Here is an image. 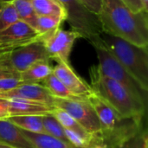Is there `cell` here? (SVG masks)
I'll return each instance as SVG.
<instances>
[{
    "mask_svg": "<svg viewBox=\"0 0 148 148\" xmlns=\"http://www.w3.org/2000/svg\"><path fill=\"white\" fill-rule=\"evenodd\" d=\"M148 12H134L121 0H101L97 15L102 32L148 48Z\"/></svg>",
    "mask_w": 148,
    "mask_h": 148,
    "instance_id": "6da1fadb",
    "label": "cell"
},
{
    "mask_svg": "<svg viewBox=\"0 0 148 148\" xmlns=\"http://www.w3.org/2000/svg\"><path fill=\"white\" fill-rule=\"evenodd\" d=\"M88 101L99 118L101 145L106 148H122L142 130V119L121 116L95 93Z\"/></svg>",
    "mask_w": 148,
    "mask_h": 148,
    "instance_id": "7a4b0ae2",
    "label": "cell"
},
{
    "mask_svg": "<svg viewBox=\"0 0 148 148\" xmlns=\"http://www.w3.org/2000/svg\"><path fill=\"white\" fill-rule=\"evenodd\" d=\"M89 77L93 92L121 116L143 119L147 107L120 82L102 75L98 65L89 69Z\"/></svg>",
    "mask_w": 148,
    "mask_h": 148,
    "instance_id": "3957f363",
    "label": "cell"
},
{
    "mask_svg": "<svg viewBox=\"0 0 148 148\" xmlns=\"http://www.w3.org/2000/svg\"><path fill=\"white\" fill-rule=\"evenodd\" d=\"M98 36L142 88L148 92V48L140 47L105 32H101Z\"/></svg>",
    "mask_w": 148,
    "mask_h": 148,
    "instance_id": "277c9868",
    "label": "cell"
},
{
    "mask_svg": "<svg viewBox=\"0 0 148 148\" xmlns=\"http://www.w3.org/2000/svg\"><path fill=\"white\" fill-rule=\"evenodd\" d=\"M94 47L99 64L98 67L102 75L120 82L139 101L147 106V91L144 90L126 68L116 59V57L104 46L98 35L88 40Z\"/></svg>",
    "mask_w": 148,
    "mask_h": 148,
    "instance_id": "5b68a950",
    "label": "cell"
},
{
    "mask_svg": "<svg viewBox=\"0 0 148 148\" xmlns=\"http://www.w3.org/2000/svg\"><path fill=\"white\" fill-rule=\"evenodd\" d=\"M66 10L67 20L71 29L78 32L82 38L88 40L102 32L99 18L89 12L77 0H56Z\"/></svg>",
    "mask_w": 148,
    "mask_h": 148,
    "instance_id": "8992f818",
    "label": "cell"
},
{
    "mask_svg": "<svg viewBox=\"0 0 148 148\" xmlns=\"http://www.w3.org/2000/svg\"><path fill=\"white\" fill-rule=\"evenodd\" d=\"M78 38H82L78 32L73 29L65 30L58 28L40 36L39 40L42 42L50 60L69 63L70 53Z\"/></svg>",
    "mask_w": 148,
    "mask_h": 148,
    "instance_id": "52a82bcc",
    "label": "cell"
},
{
    "mask_svg": "<svg viewBox=\"0 0 148 148\" xmlns=\"http://www.w3.org/2000/svg\"><path fill=\"white\" fill-rule=\"evenodd\" d=\"M54 107L68 113L87 132L101 140L100 121L94 107L88 100L69 101L55 98Z\"/></svg>",
    "mask_w": 148,
    "mask_h": 148,
    "instance_id": "ba28073f",
    "label": "cell"
},
{
    "mask_svg": "<svg viewBox=\"0 0 148 148\" xmlns=\"http://www.w3.org/2000/svg\"><path fill=\"white\" fill-rule=\"evenodd\" d=\"M40 35L26 23L18 20L0 31V54H6L39 40Z\"/></svg>",
    "mask_w": 148,
    "mask_h": 148,
    "instance_id": "9c48e42d",
    "label": "cell"
},
{
    "mask_svg": "<svg viewBox=\"0 0 148 148\" xmlns=\"http://www.w3.org/2000/svg\"><path fill=\"white\" fill-rule=\"evenodd\" d=\"M12 69L20 74L39 62H49L50 58L40 40L28 43L8 53Z\"/></svg>",
    "mask_w": 148,
    "mask_h": 148,
    "instance_id": "30bf717a",
    "label": "cell"
},
{
    "mask_svg": "<svg viewBox=\"0 0 148 148\" xmlns=\"http://www.w3.org/2000/svg\"><path fill=\"white\" fill-rule=\"evenodd\" d=\"M0 99H22L54 107L55 98L41 83H21L16 88L1 93Z\"/></svg>",
    "mask_w": 148,
    "mask_h": 148,
    "instance_id": "8fae6325",
    "label": "cell"
},
{
    "mask_svg": "<svg viewBox=\"0 0 148 148\" xmlns=\"http://www.w3.org/2000/svg\"><path fill=\"white\" fill-rule=\"evenodd\" d=\"M52 73L64 84L65 87L75 95L89 97L94 93L90 85L77 75L69 63L57 62L53 68Z\"/></svg>",
    "mask_w": 148,
    "mask_h": 148,
    "instance_id": "7c38bea8",
    "label": "cell"
},
{
    "mask_svg": "<svg viewBox=\"0 0 148 148\" xmlns=\"http://www.w3.org/2000/svg\"><path fill=\"white\" fill-rule=\"evenodd\" d=\"M9 105L10 116L16 115H39L44 116L52 114L55 107H51L43 103L22 100V99H10L6 100Z\"/></svg>",
    "mask_w": 148,
    "mask_h": 148,
    "instance_id": "4fadbf2b",
    "label": "cell"
},
{
    "mask_svg": "<svg viewBox=\"0 0 148 148\" xmlns=\"http://www.w3.org/2000/svg\"><path fill=\"white\" fill-rule=\"evenodd\" d=\"M0 144L13 148H34L21 129L7 119L0 121Z\"/></svg>",
    "mask_w": 148,
    "mask_h": 148,
    "instance_id": "5bb4252c",
    "label": "cell"
},
{
    "mask_svg": "<svg viewBox=\"0 0 148 148\" xmlns=\"http://www.w3.org/2000/svg\"><path fill=\"white\" fill-rule=\"evenodd\" d=\"M52 114L62 124V126L64 127V129L69 130V131L76 134L77 135H79L80 137H82V139L87 140L88 143H90L94 147L97 146V145H101V141L99 138H97V137L90 134L88 132H87L74 118H72L65 111L56 108Z\"/></svg>",
    "mask_w": 148,
    "mask_h": 148,
    "instance_id": "9a60e30c",
    "label": "cell"
},
{
    "mask_svg": "<svg viewBox=\"0 0 148 148\" xmlns=\"http://www.w3.org/2000/svg\"><path fill=\"white\" fill-rule=\"evenodd\" d=\"M49 94L56 99L69 101H88V97L82 96L71 92L64 84L52 73L41 83Z\"/></svg>",
    "mask_w": 148,
    "mask_h": 148,
    "instance_id": "2e32d148",
    "label": "cell"
},
{
    "mask_svg": "<svg viewBox=\"0 0 148 148\" xmlns=\"http://www.w3.org/2000/svg\"><path fill=\"white\" fill-rule=\"evenodd\" d=\"M53 72L49 62H39L19 74V80L24 83H42Z\"/></svg>",
    "mask_w": 148,
    "mask_h": 148,
    "instance_id": "e0dca14e",
    "label": "cell"
},
{
    "mask_svg": "<svg viewBox=\"0 0 148 148\" xmlns=\"http://www.w3.org/2000/svg\"><path fill=\"white\" fill-rule=\"evenodd\" d=\"M21 131L34 148H75L46 133H31L22 129Z\"/></svg>",
    "mask_w": 148,
    "mask_h": 148,
    "instance_id": "ac0fdd59",
    "label": "cell"
},
{
    "mask_svg": "<svg viewBox=\"0 0 148 148\" xmlns=\"http://www.w3.org/2000/svg\"><path fill=\"white\" fill-rule=\"evenodd\" d=\"M30 2L37 16H58L66 22V10L56 0H30Z\"/></svg>",
    "mask_w": 148,
    "mask_h": 148,
    "instance_id": "d6986e66",
    "label": "cell"
},
{
    "mask_svg": "<svg viewBox=\"0 0 148 148\" xmlns=\"http://www.w3.org/2000/svg\"><path fill=\"white\" fill-rule=\"evenodd\" d=\"M7 120L22 130L31 133H45L42 124V116L16 115L10 116Z\"/></svg>",
    "mask_w": 148,
    "mask_h": 148,
    "instance_id": "ffe728a7",
    "label": "cell"
},
{
    "mask_svg": "<svg viewBox=\"0 0 148 148\" xmlns=\"http://www.w3.org/2000/svg\"><path fill=\"white\" fill-rule=\"evenodd\" d=\"M12 3L19 20L26 23L36 29L37 15L34 10L30 0H14Z\"/></svg>",
    "mask_w": 148,
    "mask_h": 148,
    "instance_id": "44dd1931",
    "label": "cell"
},
{
    "mask_svg": "<svg viewBox=\"0 0 148 148\" xmlns=\"http://www.w3.org/2000/svg\"><path fill=\"white\" fill-rule=\"evenodd\" d=\"M42 124H43V127H44L46 134H49L65 143L70 144L67 139L66 134H65L64 127L62 126V124L56 120V118L53 114L42 116Z\"/></svg>",
    "mask_w": 148,
    "mask_h": 148,
    "instance_id": "7402d4cb",
    "label": "cell"
},
{
    "mask_svg": "<svg viewBox=\"0 0 148 148\" xmlns=\"http://www.w3.org/2000/svg\"><path fill=\"white\" fill-rule=\"evenodd\" d=\"M65 21L58 16H37L36 30L42 36L50 31H53L58 28H61Z\"/></svg>",
    "mask_w": 148,
    "mask_h": 148,
    "instance_id": "603a6c76",
    "label": "cell"
},
{
    "mask_svg": "<svg viewBox=\"0 0 148 148\" xmlns=\"http://www.w3.org/2000/svg\"><path fill=\"white\" fill-rule=\"evenodd\" d=\"M19 20L12 3H0V31Z\"/></svg>",
    "mask_w": 148,
    "mask_h": 148,
    "instance_id": "cb8c5ba5",
    "label": "cell"
},
{
    "mask_svg": "<svg viewBox=\"0 0 148 148\" xmlns=\"http://www.w3.org/2000/svg\"><path fill=\"white\" fill-rule=\"evenodd\" d=\"M2 78L19 79V74L15 72L10 65L8 53L0 54V79Z\"/></svg>",
    "mask_w": 148,
    "mask_h": 148,
    "instance_id": "d4e9b609",
    "label": "cell"
},
{
    "mask_svg": "<svg viewBox=\"0 0 148 148\" xmlns=\"http://www.w3.org/2000/svg\"><path fill=\"white\" fill-rule=\"evenodd\" d=\"M122 148H147V135L145 131H140L131 138Z\"/></svg>",
    "mask_w": 148,
    "mask_h": 148,
    "instance_id": "484cf974",
    "label": "cell"
},
{
    "mask_svg": "<svg viewBox=\"0 0 148 148\" xmlns=\"http://www.w3.org/2000/svg\"><path fill=\"white\" fill-rule=\"evenodd\" d=\"M21 83H23V82L17 78H2L0 79V94L11 90Z\"/></svg>",
    "mask_w": 148,
    "mask_h": 148,
    "instance_id": "4316f807",
    "label": "cell"
},
{
    "mask_svg": "<svg viewBox=\"0 0 148 148\" xmlns=\"http://www.w3.org/2000/svg\"><path fill=\"white\" fill-rule=\"evenodd\" d=\"M77 1L89 12L96 16L99 14L101 7V0H77Z\"/></svg>",
    "mask_w": 148,
    "mask_h": 148,
    "instance_id": "83f0119b",
    "label": "cell"
},
{
    "mask_svg": "<svg viewBox=\"0 0 148 148\" xmlns=\"http://www.w3.org/2000/svg\"><path fill=\"white\" fill-rule=\"evenodd\" d=\"M121 1L134 12H141V11L147 12L145 10L140 0H121Z\"/></svg>",
    "mask_w": 148,
    "mask_h": 148,
    "instance_id": "f1b7e54d",
    "label": "cell"
},
{
    "mask_svg": "<svg viewBox=\"0 0 148 148\" xmlns=\"http://www.w3.org/2000/svg\"><path fill=\"white\" fill-rule=\"evenodd\" d=\"M10 117L8 101L4 99H0V121L6 120Z\"/></svg>",
    "mask_w": 148,
    "mask_h": 148,
    "instance_id": "f546056e",
    "label": "cell"
},
{
    "mask_svg": "<svg viewBox=\"0 0 148 148\" xmlns=\"http://www.w3.org/2000/svg\"><path fill=\"white\" fill-rule=\"evenodd\" d=\"M140 1H141V3L144 7L145 10L148 12V0H140Z\"/></svg>",
    "mask_w": 148,
    "mask_h": 148,
    "instance_id": "4dcf8cb0",
    "label": "cell"
},
{
    "mask_svg": "<svg viewBox=\"0 0 148 148\" xmlns=\"http://www.w3.org/2000/svg\"><path fill=\"white\" fill-rule=\"evenodd\" d=\"M0 148H13L11 147H9L7 145H3V144H0Z\"/></svg>",
    "mask_w": 148,
    "mask_h": 148,
    "instance_id": "1f68e13d",
    "label": "cell"
},
{
    "mask_svg": "<svg viewBox=\"0 0 148 148\" xmlns=\"http://www.w3.org/2000/svg\"><path fill=\"white\" fill-rule=\"evenodd\" d=\"M14 0H0V3H12Z\"/></svg>",
    "mask_w": 148,
    "mask_h": 148,
    "instance_id": "d6a6232c",
    "label": "cell"
},
{
    "mask_svg": "<svg viewBox=\"0 0 148 148\" xmlns=\"http://www.w3.org/2000/svg\"><path fill=\"white\" fill-rule=\"evenodd\" d=\"M93 148H106L104 146H102V145H97V146H95Z\"/></svg>",
    "mask_w": 148,
    "mask_h": 148,
    "instance_id": "836d02e7",
    "label": "cell"
},
{
    "mask_svg": "<svg viewBox=\"0 0 148 148\" xmlns=\"http://www.w3.org/2000/svg\"><path fill=\"white\" fill-rule=\"evenodd\" d=\"M92 148H93V147H92Z\"/></svg>",
    "mask_w": 148,
    "mask_h": 148,
    "instance_id": "e575fe53",
    "label": "cell"
}]
</instances>
